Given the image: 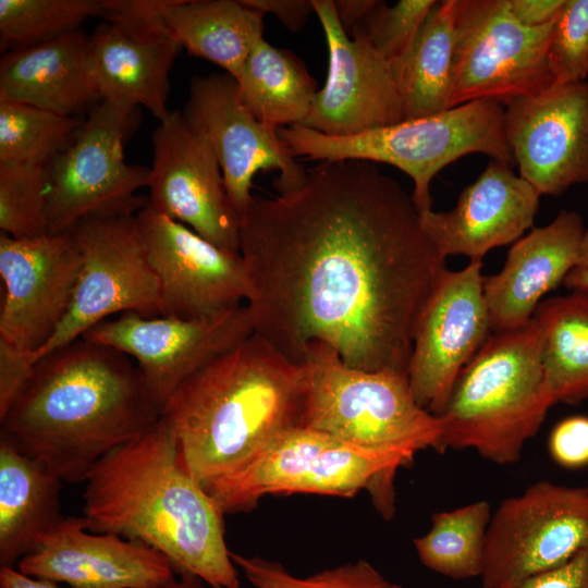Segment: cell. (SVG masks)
<instances>
[{"label":"cell","mask_w":588,"mask_h":588,"mask_svg":"<svg viewBox=\"0 0 588 588\" xmlns=\"http://www.w3.org/2000/svg\"><path fill=\"white\" fill-rule=\"evenodd\" d=\"M305 392L303 365L252 333L191 376L160 417L183 466L207 490L302 426Z\"/></svg>","instance_id":"cell-4"},{"label":"cell","mask_w":588,"mask_h":588,"mask_svg":"<svg viewBox=\"0 0 588 588\" xmlns=\"http://www.w3.org/2000/svg\"><path fill=\"white\" fill-rule=\"evenodd\" d=\"M46 167L0 163V229L13 238L47 233Z\"/></svg>","instance_id":"cell-34"},{"label":"cell","mask_w":588,"mask_h":588,"mask_svg":"<svg viewBox=\"0 0 588 588\" xmlns=\"http://www.w3.org/2000/svg\"><path fill=\"white\" fill-rule=\"evenodd\" d=\"M203 584V580L193 575L179 574V577L175 576L172 580L159 588H205Z\"/></svg>","instance_id":"cell-46"},{"label":"cell","mask_w":588,"mask_h":588,"mask_svg":"<svg viewBox=\"0 0 588 588\" xmlns=\"http://www.w3.org/2000/svg\"><path fill=\"white\" fill-rule=\"evenodd\" d=\"M547 60L554 83L588 76V0H565L550 37Z\"/></svg>","instance_id":"cell-37"},{"label":"cell","mask_w":588,"mask_h":588,"mask_svg":"<svg viewBox=\"0 0 588 588\" xmlns=\"http://www.w3.org/2000/svg\"><path fill=\"white\" fill-rule=\"evenodd\" d=\"M0 588H63L58 583L33 577L14 567H0Z\"/></svg>","instance_id":"cell-44"},{"label":"cell","mask_w":588,"mask_h":588,"mask_svg":"<svg viewBox=\"0 0 588 588\" xmlns=\"http://www.w3.org/2000/svg\"><path fill=\"white\" fill-rule=\"evenodd\" d=\"M240 254L253 333L296 364L319 340L368 371L407 373L418 318L446 269L412 195L362 160L319 161L299 188L253 196Z\"/></svg>","instance_id":"cell-1"},{"label":"cell","mask_w":588,"mask_h":588,"mask_svg":"<svg viewBox=\"0 0 588 588\" xmlns=\"http://www.w3.org/2000/svg\"><path fill=\"white\" fill-rule=\"evenodd\" d=\"M563 285L571 291H588V228H586L576 264L571 269Z\"/></svg>","instance_id":"cell-45"},{"label":"cell","mask_w":588,"mask_h":588,"mask_svg":"<svg viewBox=\"0 0 588 588\" xmlns=\"http://www.w3.org/2000/svg\"><path fill=\"white\" fill-rule=\"evenodd\" d=\"M565 0H507L515 20L525 27L539 28L555 21Z\"/></svg>","instance_id":"cell-42"},{"label":"cell","mask_w":588,"mask_h":588,"mask_svg":"<svg viewBox=\"0 0 588 588\" xmlns=\"http://www.w3.org/2000/svg\"><path fill=\"white\" fill-rule=\"evenodd\" d=\"M540 196L512 166L491 159L452 210L421 212L420 222L443 257L482 260L491 249L515 243L532 228Z\"/></svg>","instance_id":"cell-23"},{"label":"cell","mask_w":588,"mask_h":588,"mask_svg":"<svg viewBox=\"0 0 588 588\" xmlns=\"http://www.w3.org/2000/svg\"><path fill=\"white\" fill-rule=\"evenodd\" d=\"M455 0L437 1L409 48L392 61L402 121L449 109Z\"/></svg>","instance_id":"cell-28"},{"label":"cell","mask_w":588,"mask_h":588,"mask_svg":"<svg viewBox=\"0 0 588 588\" xmlns=\"http://www.w3.org/2000/svg\"><path fill=\"white\" fill-rule=\"evenodd\" d=\"M244 4L261 12L271 13L290 30H301L310 13H315L311 0H242Z\"/></svg>","instance_id":"cell-41"},{"label":"cell","mask_w":588,"mask_h":588,"mask_svg":"<svg viewBox=\"0 0 588 588\" xmlns=\"http://www.w3.org/2000/svg\"><path fill=\"white\" fill-rule=\"evenodd\" d=\"M482 260L448 268L418 318L407 377L417 403L432 415L444 411L465 366L492 334L483 295Z\"/></svg>","instance_id":"cell-15"},{"label":"cell","mask_w":588,"mask_h":588,"mask_svg":"<svg viewBox=\"0 0 588 588\" xmlns=\"http://www.w3.org/2000/svg\"><path fill=\"white\" fill-rule=\"evenodd\" d=\"M151 144L147 206L240 254L241 220L208 139L174 110L155 128Z\"/></svg>","instance_id":"cell-16"},{"label":"cell","mask_w":588,"mask_h":588,"mask_svg":"<svg viewBox=\"0 0 588 588\" xmlns=\"http://www.w3.org/2000/svg\"><path fill=\"white\" fill-rule=\"evenodd\" d=\"M532 318L542 332V364L554 403L588 399V291L544 298Z\"/></svg>","instance_id":"cell-30"},{"label":"cell","mask_w":588,"mask_h":588,"mask_svg":"<svg viewBox=\"0 0 588 588\" xmlns=\"http://www.w3.org/2000/svg\"><path fill=\"white\" fill-rule=\"evenodd\" d=\"M548 449L561 467L580 469L588 466V416L572 415L551 430Z\"/></svg>","instance_id":"cell-38"},{"label":"cell","mask_w":588,"mask_h":588,"mask_svg":"<svg viewBox=\"0 0 588 588\" xmlns=\"http://www.w3.org/2000/svg\"><path fill=\"white\" fill-rule=\"evenodd\" d=\"M587 548L588 488L537 481L492 513L482 587L512 586Z\"/></svg>","instance_id":"cell-12"},{"label":"cell","mask_w":588,"mask_h":588,"mask_svg":"<svg viewBox=\"0 0 588 588\" xmlns=\"http://www.w3.org/2000/svg\"><path fill=\"white\" fill-rule=\"evenodd\" d=\"M323 28L329 69L301 124L331 136H350L402 121L392 64L367 40L342 26L333 0H311Z\"/></svg>","instance_id":"cell-21"},{"label":"cell","mask_w":588,"mask_h":588,"mask_svg":"<svg viewBox=\"0 0 588 588\" xmlns=\"http://www.w3.org/2000/svg\"><path fill=\"white\" fill-rule=\"evenodd\" d=\"M554 23L525 27L507 0H455L449 109L474 100L504 107L553 85L547 52Z\"/></svg>","instance_id":"cell-10"},{"label":"cell","mask_w":588,"mask_h":588,"mask_svg":"<svg viewBox=\"0 0 588 588\" xmlns=\"http://www.w3.org/2000/svg\"><path fill=\"white\" fill-rule=\"evenodd\" d=\"M413 460L403 451L367 449L296 426L278 434L206 491L226 514L249 511L266 494L354 497L368 489L378 511L390 518L394 513V475Z\"/></svg>","instance_id":"cell-7"},{"label":"cell","mask_w":588,"mask_h":588,"mask_svg":"<svg viewBox=\"0 0 588 588\" xmlns=\"http://www.w3.org/2000/svg\"><path fill=\"white\" fill-rule=\"evenodd\" d=\"M137 109L99 101L70 144L46 167L47 233L70 231L87 217L134 216L148 205L149 168L127 164L124 142Z\"/></svg>","instance_id":"cell-9"},{"label":"cell","mask_w":588,"mask_h":588,"mask_svg":"<svg viewBox=\"0 0 588 588\" xmlns=\"http://www.w3.org/2000/svg\"><path fill=\"white\" fill-rule=\"evenodd\" d=\"M377 2L378 0H333L336 15L347 34L366 17Z\"/></svg>","instance_id":"cell-43"},{"label":"cell","mask_w":588,"mask_h":588,"mask_svg":"<svg viewBox=\"0 0 588 588\" xmlns=\"http://www.w3.org/2000/svg\"><path fill=\"white\" fill-rule=\"evenodd\" d=\"M62 480L0 437V565L13 567L64 516Z\"/></svg>","instance_id":"cell-26"},{"label":"cell","mask_w":588,"mask_h":588,"mask_svg":"<svg viewBox=\"0 0 588 588\" xmlns=\"http://www.w3.org/2000/svg\"><path fill=\"white\" fill-rule=\"evenodd\" d=\"M301 364L306 376L302 426L367 449L413 456L436 450L441 419L417 403L406 372L348 366L319 340L307 344Z\"/></svg>","instance_id":"cell-8"},{"label":"cell","mask_w":588,"mask_h":588,"mask_svg":"<svg viewBox=\"0 0 588 588\" xmlns=\"http://www.w3.org/2000/svg\"><path fill=\"white\" fill-rule=\"evenodd\" d=\"M504 128L518 175L541 195L588 183V81L511 100Z\"/></svg>","instance_id":"cell-20"},{"label":"cell","mask_w":588,"mask_h":588,"mask_svg":"<svg viewBox=\"0 0 588 588\" xmlns=\"http://www.w3.org/2000/svg\"><path fill=\"white\" fill-rule=\"evenodd\" d=\"M83 120L0 98V163L47 167Z\"/></svg>","instance_id":"cell-32"},{"label":"cell","mask_w":588,"mask_h":588,"mask_svg":"<svg viewBox=\"0 0 588 588\" xmlns=\"http://www.w3.org/2000/svg\"><path fill=\"white\" fill-rule=\"evenodd\" d=\"M20 572L71 588H159L176 576L155 548L111 532H93L84 517H63L37 548L21 559Z\"/></svg>","instance_id":"cell-22"},{"label":"cell","mask_w":588,"mask_h":588,"mask_svg":"<svg viewBox=\"0 0 588 588\" xmlns=\"http://www.w3.org/2000/svg\"><path fill=\"white\" fill-rule=\"evenodd\" d=\"M103 13V0H0L1 51L53 40Z\"/></svg>","instance_id":"cell-33"},{"label":"cell","mask_w":588,"mask_h":588,"mask_svg":"<svg viewBox=\"0 0 588 588\" xmlns=\"http://www.w3.org/2000/svg\"><path fill=\"white\" fill-rule=\"evenodd\" d=\"M81 262L72 230L23 240L1 233L0 339L30 354L42 348L70 308Z\"/></svg>","instance_id":"cell-19"},{"label":"cell","mask_w":588,"mask_h":588,"mask_svg":"<svg viewBox=\"0 0 588 588\" xmlns=\"http://www.w3.org/2000/svg\"><path fill=\"white\" fill-rule=\"evenodd\" d=\"M252 333L244 304L201 320L123 313L117 319L99 322L82 338L136 359L144 384L161 413L191 376Z\"/></svg>","instance_id":"cell-17"},{"label":"cell","mask_w":588,"mask_h":588,"mask_svg":"<svg viewBox=\"0 0 588 588\" xmlns=\"http://www.w3.org/2000/svg\"><path fill=\"white\" fill-rule=\"evenodd\" d=\"M160 415L127 355L79 338L37 360L0 417V437L62 481L81 482Z\"/></svg>","instance_id":"cell-2"},{"label":"cell","mask_w":588,"mask_h":588,"mask_svg":"<svg viewBox=\"0 0 588 588\" xmlns=\"http://www.w3.org/2000/svg\"><path fill=\"white\" fill-rule=\"evenodd\" d=\"M491 505L479 500L434 513L431 527L414 540L421 563L453 579L481 577Z\"/></svg>","instance_id":"cell-31"},{"label":"cell","mask_w":588,"mask_h":588,"mask_svg":"<svg viewBox=\"0 0 588 588\" xmlns=\"http://www.w3.org/2000/svg\"><path fill=\"white\" fill-rule=\"evenodd\" d=\"M181 112L213 148L240 220L253 199L250 189L257 172L278 171L274 187L279 194L293 192L306 181L308 171L282 140L278 127L248 111L230 74L194 76Z\"/></svg>","instance_id":"cell-13"},{"label":"cell","mask_w":588,"mask_h":588,"mask_svg":"<svg viewBox=\"0 0 588 588\" xmlns=\"http://www.w3.org/2000/svg\"><path fill=\"white\" fill-rule=\"evenodd\" d=\"M585 230L578 212L561 210L549 224L517 240L498 273L483 277L493 332L530 322L543 296L563 284L576 264Z\"/></svg>","instance_id":"cell-24"},{"label":"cell","mask_w":588,"mask_h":588,"mask_svg":"<svg viewBox=\"0 0 588 588\" xmlns=\"http://www.w3.org/2000/svg\"><path fill=\"white\" fill-rule=\"evenodd\" d=\"M0 98L60 114L81 117L100 101L82 29L5 52L0 60Z\"/></svg>","instance_id":"cell-25"},{"label":"cell","mask_w":588,"mask_h":588,"mask_svg":"<svg viewBox=\"0 0 588 588\" xmlns=\"http://www.w3.org/2000/svg\"><path fill=\"white\" fill-rule=\"evenodd\" d=\"M292 154L318 161L362 160L391 164L414 183L419 211L432 210L430 184L448 164L470 154L515 166L504 128V107L469 101L440 113L401 121L350 136H331L303 125L279 127Z\"/></svg>","instance_id":"cell-6"},{"label":"cell","mask_w":588,"mask_h":588,"mask_svg":"<svg viewBox=\"0 0 588 588\" xmlns=\"http://www.w3.org/2000/svg\"><path fill=\"white\" fill-rule=\"evenodd\" d=\"M505 588H588V548L556 567Z\"/></svg>","instance_id":"cell-40"},{"label":"cell","mask_w":588,"mask_h":588,"mask_svg":"<svg viewBox=\"0 0 588 588\" xmlns=\"http://www.w3.org/2000/svg\"><path fill=\"white\" fill-rule=\"evenodd\" d=\"M103 22L88 37V63L100 101L159 121L171 112L170 72L180 50L158 19V0H103Z\"/></svg>","instance_id":"cell-14"},{"label":"cell","mask_w":588,"mask_h":588,"mask_svg":"<svg viewBox=\"0 0 588 588\" xmlns=\"http://www.w3.org/2000/svg\"><path fill=\"white\" fill-rule=\"evenodd\" d=\"M436 0H400L393 5L378 1L348 35L363 34L388 61L399 59L412 45Z\"/></svg>","instance_id":"cell-36"},{"label":"cell","mask_w":588,"mask_h":588,"mask_svg":"<svg viewBox=\"0 0 588 588\" xmlns=\"http://www.w3.org/2000/svg\"><path fill=\"white\" fill-rule=\"evenodd\" d=\"M243 103L274 127L301 125L317 94V82L293 52L260 38L236 79Z\"/></svg>","instance_id":"cell-29"},{"label":"cell","mask_w":588,"mask_h":588,"mask_svg":"<svg viewBox=\"0 0 588 588\" xmlns=\"http://www.w3.org/2000/svg\"><path fill=\"white\" fill-rule=\"evenodd\" d=\"M81 269L70 308L50 341L30 354L38 359L79 338L118 313L161 316L160 290L134 216L87 217L72 229Z\"/></svg>","instance_id":"cell-11"},{"label":"cell","mask_w":588,"mask_h":588,"mask_svg":"<svg viewBox=\"0 0 588 588\" xmlns=\"http://www.w3.org/2000/svg\"><path fill=\"white\" fill-rule=\"evenodd\" d=\"M231 558L255 588H402L365 560L298 578L279 563L259 556L231 552Z\"/></svg>","instance_id":"cell-35"},{"label":"cell","mask_w":588,"mask_h":588,"mask_svg":"<svg viewBox=\"0 0 588 588\" xmlns=\"http://www.w3.org/2000/svg\"><path fill=\"white\" fill-rule=\"evenodd\" d=\"M35 364L30 353L0 339V417L7 413L25 385Z\"/></svg>","instance_id":"cell-39"},{"label":"cell","mask_w":588,"mask_h":588,"mask_svg":"<svg viewBox=\"0 0 588 588\" xmlns=\"http://www.w3.org/2000/svg\"><path fill=\"white\" fill-rule=\"evenodd\" d=\"M136 217L159 282L162 317L209 319L246 303L249 282L241 254L148 206Z\"/></svg>","instance_id":"cell-18"},{"label":"cell","mask_w":588,"mask_h":588,"mask_svg":"<svg viewBox=\"0 0 588 588\" xmlns=\"http://www.w3.org/2000/svg\"><path fill=\"white\" fill-rule=\"evenodd\" d=\"M265 13L242 0H159L158 19L181 48L235 79L264 37Z\"/></svg>","instance_id":"cell-27"},{"label":"cell","mask_w":588,"mask_h":588,"mask_svg":"<svg viewBox=\"0 0 588 588\" xmlns=\"http://www.w3.org/2000/svg\"><path fill=\"white\" fill-rule=\"evenodd\" d=\"M85 482L88 530L142 541L163 553L176 574L211 588L240 587L224 539V513L183 466L161 417L100 460Z\"/></svg>","instance_id":"cell-3"},{"label":"cell","mask_w":588,"mask_h":588,"mask_svg":"<svg viewBox=\"0 0 588 588\" xmlns=\"http://www.w3.org/2000/svg\"><path fill=\"white\" fill-rule=\"evenodd\" d=\"M554 404L538 322L532 318L518 329L493 332L462 370L439 415L436 451L471 449L494 464H515Z\"/></svg>","instance_id":"cell-5"}]
</instances>
